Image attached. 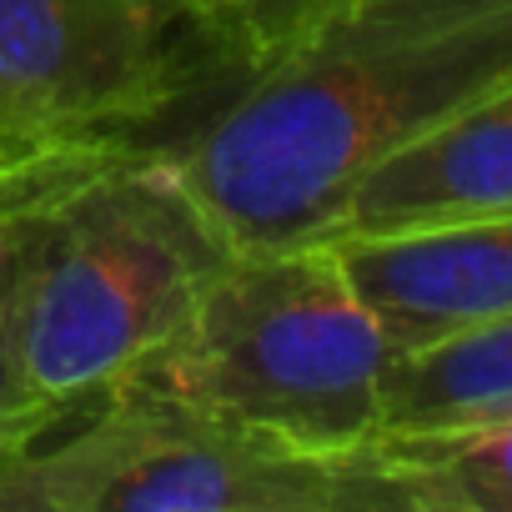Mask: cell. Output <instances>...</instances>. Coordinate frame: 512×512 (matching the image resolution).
Here are the masks:
<instances>
[{
    "label": "cell",
    "instance_id": "obj_9",
    "mask_svg": "<svg viewBox=\"0 0 512 512\" xmlns=\"http://www.w3.org/2000/svg\"><path fill=\"white\" fill-rule=\"evenodd\" d=\"M512 407V312L412 347L387 372L382 432L477 422Z\"/></svg>",
    "mask_w": 512,
    "mask_h": 512
},
{
    "label": "cell",
    "instance_id": "obj_11",
    "mask_svg": "<svg viewBox=\"0 0 512 512\" xmlns=\"http://www.w3.org/2000/svg\"><path fill=\"white\" fill-rule=\"evenodd\" d=\"M11 211H0V472H6L21 452H31L46 432H56V412L31 392L21 357H16V337H11V236H6Z\"/></svg>",
    "mask_w": 512,
    "mask_h": 512
},
{
    "label": "cell",
    "instance_id": "obj_7",
    "mask_svg": "<svg viewBox=\"0 0 512 512\" xmlns=\"http://www.w3.org/2000/svg\"><path fill=\"white\" fill-rule=\"evenodd\" d=\"M472 216H512V86L387 156L347 201L337 236Z\"/></svg>",
    "mask_w": 512,
    "mask_h": 512
},
{
    "label": "cell",
    "instance_id": "obj_10",
    "mask_svg": "<svg viewBox=\"0 0 512 512\" xmlns=\"http://www.w3.org/2000/svg\"><path fill=\"white\" fill-rule=\"evenodd\" d=\"M181 6L196 16V26L211 36V46L241 81L342 0H181Z\"/></svg>",
    "mask_w": 512,
    "mask_h": 512
},
{
    "label": "cell",
    "instance_id": "obj_1",
    "mask_svg": "<svg viewBox=\"0 0 512 512\" xmlns=\"http://www.w3.org/2000/svg\"><path fill=\"white\" fill-rule=\"evenodd\" d=\"M512 86V0H342L166 146L231 246L332 241L397 151Z\"/></svg>",
    "mask_w": 512,
    "mask_h": 512
},
{
    "label": "cell",
    "instance_id": "obj_6",
    "mask_svg": "<svg viewBox=\"0 0 512 512\" xmlns=\"http://www.w3.org/2000/svg\"><path fill=\"white\" fill-rule=\"evenodd\" d=\"M337 256L397 352L512 312V216L337 236Z\"/></svg>",
    "mask_w": 512,
    "mask_h": 512
},
{
    "label": "cell",
    "instance_id": "obj_3",
    "mask_svg": "<svg viewBox=\"0 0 512 512\" xmlns=\"http://www.w3.org/2000/svg\"><path fill=\"white\" fill-rule=\"evenodd\" d=\"M397 342L337 241L236 246L181 332L131 377L272 442L347 457L382 437Z\"/></svg>",
    "mask_w": 512,
    "mask_h": 512
},
{
    "label": "cell",
    "instance_id": "obj_8",
    "mask_svg": "<svg viewBox=\"0 0 512 512\" xmlns=\"http://www.w3.org/2000/svg\"><path fill=\"white\" fill-rule=\"evenodd\" d=\"M372 452L397 512H512V407L452 427L382 432Z\"/></svg>",
    "mask_w": 512,
    "mask_h": 512
},
{
    "label": "cell",
    "instance_id": "obj_12",
    "mask_svg": "<svg viewBox=\"0 0 512 512\" xmlns=\"http://www.w3.org/2000/svg\"><path fill=\"white\" fill-rule=\"evenodd\" d=\"M91 166H101V161H56V156H31V151H16L11 141H0V211H11V206H21V201L51 191L56 181L91 171Z\"/></svg>",
    "mask_w": 512,
    "mask_h": 512
},
{
    "label": "cell",
    "instance_id": "obj_4",
    "mask_svg": "<svg viewBox=\"0 0 512 512\" xmlns=\"http://www.w3.org/2000/svg\"><path fill=\"white\" fill-rule=\"evenodd\" d=\"M0 512H397L372 442L297 452L146 382L61 422L0 472Z\"/></svg>",
    "mask_w": 512,
    "mask_h": 512
},
{
    "label": "cell",
    "instance_id": "obj_5",
    "mask_svg": "<svg viewBox=\"0 0 512 512\" xmlns=\"http://www.w3.org/2000/svg\"><path fill=\"white\" fill-rule=\"evenodd\" d=\"M236 86L181 0H0V141L56 161H111Z\"/></svg>",
    "mask_w": 512,
    "mask_h": 512
},
{
    "label": "cell",
    "instance_id": "obj_2",
    "mask_svg": "<svg viewBox=\"0 0 512 512\" xmlns=\"http://www.w3.org/2000/svg\"><path fill=\"white\" fill-rule=\"evenodd\" d=\"M6 236L16 357L56 427L126 387L236 251L166 146L66 176L16 206Z\"/></svg>",
    "mask_w": 512,
    "mask_h": 512
}]
</instances>
